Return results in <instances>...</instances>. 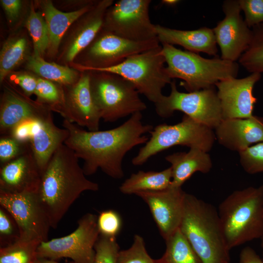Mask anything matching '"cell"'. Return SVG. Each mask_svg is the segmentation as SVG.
<instances>
[{
  "label": "cell",
  "instance_id": "obj_12",
  "mask_svg": "<svg viewBox=\"0 0 263 263\" xmlns=\"http://www.w3.org/2000/svg\"><path fill=\"white\" fill-rule=\"evenodd\" d=\"M0 205L16 221L19 239L39 243L48 240L51 226L38 192L11 193L0 191Z\"/></svg>",
  "mask_w": 263,
  "mask_h": 263
},
{
  "label": "cell",
  "instance_id": "obj_7",
  "mask_svg": "<svg viewBox=\"0 0 263 263\" xmlns=\"http://www.w3.org/2000/svg\"><path fill=\"white\" fill-rule=\"evenodd\" d=\"M90 87L101 119L113 122L147 109L134 85L119 75L89 71Z\"/></svg>",
  "mask_w": 263,
  "mask_h": 263
},
{
  "label": "cell",
  "instance_id": "obj_29",
  "mask_svg": "<svg viewBox=\"0 0 263 263\" xmlns=\"http://www.w3.org/2000/svg\"><path fill=\"white\" fill-rule=\"evenodd\" d=\"M27 41L21 36L11 38L3 44L0 53V81L6 77L25 58Z\"/></svg>",
  "mask_w": 263,
  "mask_h": 263
},
{
  "label": "cell",
  "instance_id": "obj_1",
  "mask_svg": "<svg viewBox=\"0 0 263 263\" xmlns=\"http://www.w3.org/2000/svg\"><path fill=\"white\" fill-rule=\"evenodd\" d=\"M141 112H138L121 125L106 131H86L64 119V128L69 132L64 144L71 149L78 159L83 161L82 169L86 176L100 169L114 179L124 176L122 161L126 153L134 147L145 144V135L153 129L144 124Z\"/></svg>",
  "mask_w": 263,
  "mask_h": 263
},
{
  "label": "cell",
  "instance_id": "obj_3",
  "mask_svg": "<svg viewBox=\"0 0 263 263\" xmlns=\"http://www.w3.org/2000/svg\"><path fill=\"white\" fill-rule=\"evenodd\" d=\"M179 228L202 263H230L218 212L211 204L186 193Z\"/></svg>",
  "mask_w": 263,
  "mask_h": 263
},
{
  "label": "cell",
  "instance_id": "obj_27",
  "mask_svg": "<svg viewBox=\"0 0 263 263\" xmlns=\"http://www.w3.org/2000/svg\"><path fill=\"white\" fill-rule=\"evenodd\" d=\"M26 68L41 78L62 86L71 85L79 79L78 73L68 66L45 61L38 53L34 50L28 57Z\"/></svg>",
  "mask_w": 263,
  "mask_h": 263
},
{
  "label": "cell",
  "instance_id": "obj_23",
  "mask_svg": "<svg viewBox=\"0 0 263 263\" xmlns=\"http://www.w3.org/2000/svg\"><path fill=\"white\" fill-rule=\"evenodd\" d=\"M157 37L161 44L178 45L186 50L202 52L216 57L217 43L213 29L206 27L192 30H181L155 25Z\"/></svg>",
  "mask_w": 263,
  "mask_h": 263
},
{
  "label": "cell",
  "instance_id": "obj_38",
  "mask_svg": "<svg viewBox=\"0 0 263 263\" xmlns=\"http://www.w3.org/2000/svg\"><path fill=\"white\" fill-rule=\"evenodd\" d=\"M20 237L18 226L10 214L0 207V245L4 247L18 241Z\"/></svg>",
  "mask_w": 263,
  "mask_h": 263
},
{
  "label": "cell",
  "instance_id": "obj_33",
  "mask_svg": "<svg viewBox=\"0 0 263 263\" xmlns=\"http://www.w3.org/2000/svg\"><path fill=\"white\" fill-rule=\"evenodd\" d=\"M35 94L37 102L57 113L63 102V86L41 77L38 78Z\"/></svg>",
  "mask_w": 263,
  "mask_h": 263
},
{
  "label": "cell",
  "instance_id": "obj_25",
  "mask_svg": "<svg viewBox=\"0 0 263 263\" xmlns=\"http://www.w3.org/2000/svg\"><path fill=\"white\" fill-rule=\"evenodd\" d=\"M94 4L90 2L77 10L63 12L56 8L50 0L41 2L42 15L49 33L47 51L50 55L53 56L57 53L61 39L70 26L88 12Z\"/></svg>",
  "mask_w": 263,
  "mask_h": 263
},
{
  "label": "cell",
  "instance_id": "obj_11",
  "mask_svg": "<svg viewBox=\"0 0 263 263\" xmlns=\"http://www.w3.org/2000/svg\"><path fill=\"white\" fill-rule=\"evenodd\" d=\"M150 0H120L107 10L102 28L137 42L157 39L155 25L149 16Z\"/></svg>",
  "mask_w": 263,
  "mask_h": 263
},
{
  "label": "cell",
  "instance_id": "obj_15",
  "mask_svg": "<svg viewBox=\"0 0 263 263\" xmlns=\"http://www.w3.org/2000/svg\"><path fill=\"white\" fill-rule=\"evenodd\" d=\"M83 72L74 84L63 86V102L57 113L71 123L96 131L101 117L91 93L90 73Z\"/></svg>",
  "mask_w": 263,
  "mask_h": 263
},
{
  "label": "cell",
  "instance_id": "obj_47",
  "mask_svg": "<svg viewBox=\"0 0 263 263\" xmlns=\"http://www.w3.org/2000/svg\"></svg>",
  "mask_w": 263,
  "mask_h": 263
},
{
  "label": "cell",
  "instance_id": "obj_14",
  "mask_svg": "<svg viewBox=\"0 0 263 263\" xmlns=\"http://www.w3.org/2000/svg\"><path fill=\"white\" fill-rule=\"evenodd\" d=\"M223 19L213 29L223 59L235 62L248 48L252 38L249 29L241 15L239 0L223 2Z\"/></svg>",
  "mask_w": 263,
  "mask_h": 263
},
{
  "label": "cell",
  "instance_id": "obj_6",
  "mask_svg": "<svg viewBox=\"0 0 263 263\" xmlns=\"http://www.w3.org/2000/svg\"><path fill=\"white\" fill-rule=\"evenodd\" d=\"M162 45L132 55L113 67L94 68L77 65L84 71L105 72L120 75L132 83L139 94L155 104L163 94L162 89L171 79L168 75Z\"/></svg>",
  "mask_w": 263,
  "mask_h": 263
},
{
  "label": "cell",
  "instance_id": "obj_5",
  "mask_svg": "<svg viewBox=\"0 0 263 263\" xmlns=\"http://www.w3.org/2000/svg\"><path fill=\"white\" fill-rule=\"evenodd\" d=\"M162 48L168 75L171 79L183 80L182 85L188 92L215 87L218 82L238 75L239 65L236 62L217 57L206 58L167 43H162Z\"/></svg>",
  "mask_w": 263,
  "mask_h": 263
},
{
  "label": "cell",
  "instance_id": "obj_22",
  "mask_svg": "<svg viewBox=\"0 0 263 263\" xmlns=\"http://www.w3.org/2000/svg\"><path fill=\"white\" fill-rule=\"evenodd\" d=\"M113 0L96 2L92 8L79 19L76 29L70 37L63 53L65 61L71 62L85 50L101 30L107 9Z\"/></svg>",
  "mask_w": 263,
  "mask_h": 263
},
{
  "label": "cell",
  "instance_id": "obj_35",
  "mask_svg": "<svg viewBox=\"0 0 263 263\" xmlns=\"http://www.w3.org/2000/svg\"><path fill=\"white\" fill-rule=\"evenodd\" d=\"M239 153L241 165L245 171L250 174L263 172V142Z\"/></svg>",
  "mask_w": 263,
  "mask_h": 263
},
{
  "label": "cell",
  "instance_id": "obj_41",
  "mask_svg": "<svg viewBox=\"0 0 263 263\" xmlns=\"http://www.w3.org/2000/svg\"><path fill=\"white\" fill-rule=\"evenodd\" d=\"M10 80L19 85L23 93L29 97L35 94L38 83V78L26 74H19L12 75Z\"/></svg>",
  "mask_w": 263,
  "mask_h": 263
},
{
  "label": "cell",
  "instance_id": "obj_9",
  "mask_svg": "<svg viewBox=\"0 0 263 263\" xmlns=\"http://www.w3.org/2000/svg\"><path fill=\"white\" fill-rule=\"evenodd\" d=\"M170 85L169 94L163 95L154 104L156 112L159 116L169 117L175 111H178L211 129L218 126L223 117L215 87L183 93L177 90L175 80L172 81Z\"/></svg>",
  "mask_w": 263,
  "mask_h": 263
},
{
  "label": "cell",
  "instance_id": "obj_8",
  "mask_svg": "<svg viewBox=\"0 0 263 263\" xmlns=\"http://www.w3.org/2000/svg\"><path fill=\"white\" fill-rule=\"evenodd\" d=\"M149 133L150 138L132 159L134 166L142 165L152 156L176 145L197 148L208 152L216 139L212 129L185 114L177 124H159Z\"/></svg>",
  "mask_w": 263,
  "mask_h": 263
},
{
  "label": "cell",
  "instance_id": "obj_46",
  "mask_svg": "<svg viewBox=\"0 0 263 263\" xmlns=\"http://www.w3.org/2000/svg\"><path fill=\"white\" fill-rule=\"evenodd\" d=\"M261 245L263 247V238L261 239Z\"/></svg>",
  "mask_w": 263,
  "mask_h": 263
},
{
  "label": "cell",
  "instance_id": "obj_42",
  "mask_svg": "<svg viewBox=\"0 0 263 263\" xmlns=\"http://www.w3.org/2000/svg\"><path fill=\"white\" fill-rule=\"evenodd\" d=\"M0 3L9 20L10 22L15 20L21 11L22 1L19 0H1Z\"/></svg>",
  "mask_w": 263,
  "mask_h": 263
},
{
  "label": "cell",
  "instance_id": "obj_20",
  "mask_svg": "<svg viewBox=\"0 0 263 263\" xmlns=\"http://www.w3.org/2000/svg\"><path fill=\"white\" fill-rule=\"evenodd\" d=\"M216 139L226 148L239 152L263 142V118L223 119L215 129Z\"/></svg>",
  "mask_w": 263,
  "mask_h": 263
},
{
  "label": "cell",
  "instance_id": "obj_30",
  "mask_svg": "<svg viewBox=\"0 0 263 263\" xmlns=\"http://www.w3.org/2000/svg\"><path fill=\"white\" fill-rule=\"evenodd\" d=\"M40 243L19 239L0 248V263H38L37 249Z\"/></svg>",
  "mask_w": 263,
  "mask_h": 263
},
{
  "label": "cell",
  "instance_id": "obj_45",
  "mask_svg": "<svg viewBox=\"0 0 263 263\" xmlns=\"http://www.w3.org/2000/svg\"><path fill=\"white\" fill-rule=\"evenodd\" d=\"M179 2L177 0H163L161 2L168 6H174Z\"/></svg>",
  "mask_w": 263,
  "mask_h": 263
},
{
  "label": "cell",
  "instance_id": "obj_31",
  "mask_svg": "<svg viewBox=\"0 0 263 263\" xmlns=\"http://www.w3.org/2000/svg\"><path fill=\"white\" fill-rule=\"evenodd\" d=\"M252 38L239 59L240 64L251 73H263V24L253 27Z\"/></svg>",
  "mask_w": 263,
  "mask_h": 263
},
{
  "label": "cell",
  "instance_id": "obj_18",
  "mask_svg": "<svg viewBox=\"0 0 263 263\" xmlns=\"http://www.w3.org/2000/svg\"><path fill=\"white\" fill-rule=\"evenodd\" d=\"M51 112L13 86L5 84L0 105V136L9 135L12 129L23 120L45 116Z\"/></svg>",
  "mask_w": 263,
  "mask_h": 263
},
{
  "label": "cell",
  "instance_id": "obj_44",
  "mask_svg": "<svg viewBox=\"0 0 263 263\" xmlns=\"http://www.w3.org/2000/svg\"><path fill=\"white\" fill-rule=\"evenodd\" d=\"M38 263H59L56 262V260L46 259V258H39ZM66 263H75L73 262Z\"/></svg>",
  "mask_w": 263,
  "mask_h": 263
},
{
  "label": "cell",
  "instance_id": "obj_2",
  "mask_svg": "<svg viewBox=\"0 0 263 263\" xmlns=\"http://www.w3.org/2000/svg\"><path fill=\"white\" fill-rule=\"evenodd\" d=\"M78 159L74 152L63 144L54 152L41 174L38 193L51 228L57 227L82 192L99 189L97 183L86 177Z\"/></svg>",
  "mask_w": 263,
  "mask_h": 263
},
{
  "label": "cell",
  "instance_id": "obj_19",
  "mask_svg": "<svg viewBox=\"0 0 263 263\" xmlns=\"http://www.w3.org/2000/svg\"><path fill=\"white\" fill-rule=\"evenodd\" d=\"M41 176L31 150L0 166V191L11 193L37 192Z\"/></svg>",
  "mask_w": 263,
  "mask_h": 263
},
{
  "label": "cell",
  "instance_id": "obj_17",
  "mask_svg": "<svg viewBox=\"0 0 263 263\" xmlns=\"http://www.w3.org/2000/svg\"><path fill=\"white\" fill-rule=\"evenodd\" d=\"M261 77V74L253 73L244 78H229L215 84L223 119L248 118L254 115L257 99L253 95V89Z\"/></svg>",
  "mask_w": 263,
  "mask_h": 263
},
{
  "label": "cell",
  "instance_id": "obj_36",
  "mask_svg": "<svg viewBox=\"0 0 263 263\" xmlns=\"http://www.w3.org/2000/svg\"><path fill=\"white\" fill-rule=\"evenodd\" d=\"M31 150L29 142L19 141L11 135L0 136V166L18 157Z\"/></svg>",
  "mask_w": 263,
  "mask_h": 263
},
{
  "label": "cell",
  "instance_id": "obj_26",
  "mask_svg": "<svg viewBox=\"0 0 263 263\" xmlns=\"http://www.w3.org/2000/svg\"><path fill=\"white\" fill-rule=\"evenodd\" d=\"M171 181V167L160 171L140 170L126 179L120 186L119 190L125 194L160 190L168 188Z\"/></svg>",
  "mask_w": 263,
  "mask_h": 263
},
{
  "label": "cell",
  "instance_id": "obj_32",
  "mask_svg": "<svg viewBox=\"0 0 263 263\" xmlns=\"http://www.w3.org/2000/svg\"><path fill=\"white\" fill-rule=\"evenodd\" d=\"M25 25L32 38L34 50L43 57L49 44L48 28L42 14L36 12L32 4Z\"/></svg>",
  "mask_w": 263,
  "mask_h": 263
},
{
  "label": "cell",
  "instance_id": "obj_34",
  "mask_svg": "<svg viewBox=\"0 0 263 263\" xmlns=\"http://www.w3.org/2000/svg\"><path fill=\"white\" fill-rule=\"evenodd\" d=\"M116 263H154V260L149 255L143 237L136 234L130 248L119 251Z\"/></svg>",
  "mask_w": 263,
  "mask_h": 263
},
{
  "label": "cell",
  "instance_id": "obj_16",
  "mask_svg": "<svg viewBox=\"0 0 263 263\" xmlns=\"http://www.w3.org/2000/svg\"><path fill=\"white\" fill-rule=\"evenodd\" d=\"M186 194L181 187L170 186L165 189L142 191L135 195L148 205L161 235L166 240L180 228Z\"/></svg>",
  "mask_w": 263,
  "mask_h": 263
},
{
  "label": "cell",
  "instance_id": "obj_21",
  "mask_svg": "<svg viewBox=\"0 0 263 263\" xmlns=\"http://www.w3.org/2000/svg\"><path fill=\"white\" fill-rule=\"evenodd\" d=\"M68 136L67 129L55 124L51 113L33 119L29 143L41 174L54 152Z\"/></svg>",
  "mask_w": 263,
  "mask_h": 263
},
{
  "label": "cell",
  "instance_id": "obj_39",
  "mask_svg": "<svg viewBox=\"0 0 263 263\" xmlns=\"http://www.w3.org/2000/svg\"><path fill=\"white\" fill-rule=\"evenodd\" d=\"M97 222L100 235L106 237L116 238L122 227L120 215L113 209L100 212L97 216Z\"/></svg>",
  "mask_w": 263,
  "mask_h": 263
},
{
  "label": "cell",
  "instance_id": "obj_28",
  "mask_svg": "<svg viewBox=\"0 0 263 263\" xmlns=\"http://www.w3.org/2000/svg\"><path fill=\"white\" fill-rule=\"evenodd\" d=\"M165 241V251L154 263H202L180 228Z\"/></svg>",
  "mask_w": 263,
  "mask_h": 263
},
{
  "label": "cell",
  "instance_id": "obj_24",
  "mask_svg": "<svg viewBox=\"0 0 263 263\" xmlns=\"http://www.w3.org/2000/svg\"><path fill=\"white\" fill-rule=\"evenodd\" d=\"M165 159L171 164L172 181L170 186L181 187L196 172H208L212 166L209 154L200 149L190 148L188 151L174 153Z\"/></svg>",
  "mask_w": 263,
  "mask_h": 263
},
{
  "label": "cell",
  "instance_id": "obj_43",
  "mask_svg": "<svg viewBox=\"0 0 263 263\" xmlns=\"http://www.w3.org/2000/svg\"><path fill=\"white\" fill-rule=\"evenodd\" d=\"M239 263H263V260L252 248L246 246L240 252Z\"/></svg>",
  "mask_w": 263,
  "mask_h": 263
},
{
  "label": "cell",
  "instance_id": "obj_13",
  "mask_svg": "<svg viewBox=\"0 0 263 263\" xmlns=\"http://www.w3.org/2000/svg\"><path fill=\"white\" fill-rule=\"evenodd\" d=\"M159 43L158 39L141 42L128 40L102 28L83 51L84 64L82 65L94 68L116 66L132 55L159 46Z\"/></svg>",
  "mask_w": 263,
  "mask_h": 263
},
{
  "label": "cell",
  "instance_id": "obj_4",
  "mask_svg": "<svg viewBox=\"0 0 263 263\" xmlns=\"http://www.w3.org/2000/svg\"><path fill=\"white\" fill-rule=\"evenodd\" d=\"M218 214L229 250L263 238V185L234 191L220 204Z\"/></svg>",
  "mask_w": 263,
  "mask_h": 263
},
{
  "label": "cell",
  "instance_id": "obj_37",
  "mask_svg": "<svg viewBox=\"0 0 263 263\" xmlns=\"http://www.w3.org/2000/svg\"><path fill=\"white\" fill-rule=\"evenodd\" d=\"M94 263H116L119 246L116 238L99 235L95 244Z\"/></svg>",
  "mask_w": 263,
  "mask_h": 263
},
{
  "label": "cell",
  "instance_id": "obj_40",
  "mask_svg": "<svg viewBox=\"0 0 263 263\" xmlns=\"http://www.w3.org/2000/svg\"><path fill=\"white\" fill-rule=\"evenodd\" d=\"M239 2L248 27L263 24V0H239Z\"/></svg>",
  "mask_w": 263,
  "mask_h": 263
},
{
  "label": "cell",
  "instance_id": "obj_10",
  "mask_svg": "<svg viewBox=\"0 0 263 263\" xmlns=\"http://www.w3.org/2000/svg\"><path fill=\"white\" fill-rule=\"evenodd\" d=\"M97 222V216L86 213L71 234L41 242L37 249L38 258H68L75 263H94V246L100 235Z\"/></svg>",
  "mask_w": 263,
  "mask_h": 263
}]
</instances>
